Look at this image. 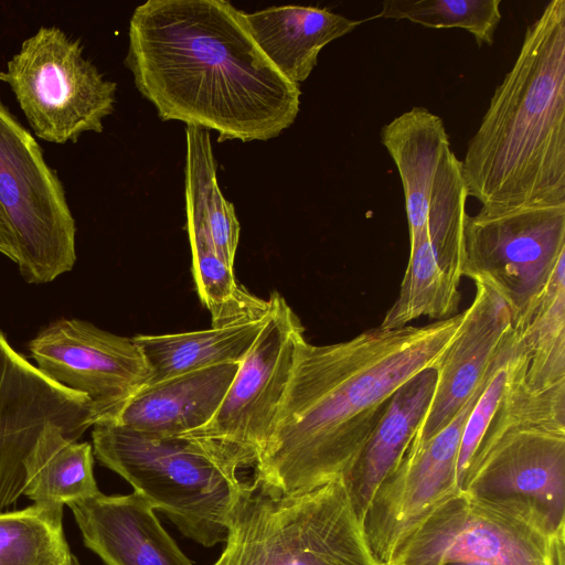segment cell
I'll return each instance as SVG.
<instances>
[{
  "label": "cell",
  "mask_w": 565,
  "mask_h": 565,
  "mask_svg": "<svg viewBox=\"0 0 565 565\" xmlns=\"http://www.w3.org/2000/svg\"><path fill=\"white\" fill-rule=\"evenodd\" d=\"M443 565H489L480 562H448Z\"/></svg>",
  "instance_id": "31"
},
{
  "label": "cell",
  "mask_w": 565,
  "mask_h": 565,
  "mask_svg": "<svg viewBox=\"0 0 565 565\" xmlns=\"http://www.w3.org/2000/svg\"><path fill=\"white\" fill-rule=\"evenodd\" d=\"M93 446L64 440L44 448L26 470L23 494L35 505L63 510L71 502L99 493L93 472Z\"/></svg>",
  "instance_id": "26"
},
{
  "label": "cell",
  "mask_w": 565,
  "mask_h": 565,
  "mask_svg": "<svg viewBox=\"0 0 565 565\" xmlns=\"http://www.w3.org/2000/svg\"><path fill=\"white\" fill-rule=\"evenodd\" d=\"M66 565H81L77 558L72 554Z\"/></svg>",
  "instance_id": "32"
},
{
  "label": "cell",
  "mask_w": 565,
  "mask_h": 565,
  "mask_svg": "<svg viewBox=\"0 0 565 565\" xmlns=\"http://www.w3.org/2000/svg\"><path fill=\"white\" fill-rule=\"evenodd\" d=\"M186 231L192 254V271L198 295L211 313L212 327H222L262 318L268 307L241 286L234 266L215 248L198 207L185 200Z\"/></svg>",
  "instance_id": "23"
},
{
  "label": "cell",
  "mask_w": 565,
  "mask_h": 565,
  "mask_svg": "<svg viewBox=\"0 0 565 565\" xmlns=\"http://www.w3.org/2000/svg\"><path fill=\"white\" fill-rule=\"evenodd\" d=\"M245 21L266 57L296 84L308 78L327 44L352 32L362 22L305 6L269 7L245 13Z\"/></svg>",
  "instance_id": "20"
},
{
  "label": "cell",
  "mask_w": 565,
  "mask_h": 565,
  "mask_svg": "<svg viewBox=\"0 0 565 565\" xmlns=\"http://www.w3.org/2000/svg\"><path fill=\"white\" fill-rule=\"evenodd\" d=\"M467 199L461 160L451 150L434 182L425 226L409 244L397 298L380 328L399 329L419 317L444 320L458 313Z\"/></svg>",
  "instance_id": "13"
},
{
  "label": "cell",
  "mask_w": 565,
  "mask_h": 565,
  "mask_svg": "<svg viewBox=\"0 0 565 565\" xmlns=\"http://www.w3.org/2000/svg\"><path fill=\"white\" fill-rule=\"evenodd\" d=\"M527 351L526 382L544 391L565 381V257L519 327Z\"/></svg>",
  "instance_id": "24"
},
{
  "label": "cell",
  "mask_w": 565,
  "mask_h": 565,
  "mask_svg": "<svg viewBox=\"0 0 565 565\" xmlns=\"http://www.w3.org/2000/svg\"><path fill=\"white\" fill-rule=\"evenodd\" d=\"M33 134L47 142H76L102 132L115 108L117 84L83 54L81 42L55 25L41 26L0 71Z\"/></svg>",
  "instance_id": "6"
},
{
  "label": "cell",
  "mask_w": 565,
  "mask_h": 565,
  "mask_svg": "<svg viewBox=\"0 0 565 565\" xmlns=\"http://www.w3.org/2000/svg\"><path fill=\"white\" fill-rule=\"evenodd\" d=\"M264 317L199 331L134 337L150 371L148 383L222 363H239L258 335Z\"/></svg>",
  "instance_id": "22"
},
{
  "label": "cell",
  "mask_w": 565,
  "mask_h": 565,
  "mask_svg": "<svg viewBox=\"0 0 565 565\" xmlns=\"http://www.w3.org/2000/svg\"><path fill=\"white\" fill-rule=\"evenodd\" d=\"M237 369L238 363H222L147 383L107 422L162 436L201 429L221 406Z\"/></svg>",
  "instance_id": "18"
},
{
  "label": "cell",
  "mask_w": 565,
  "mask_h": 565,
  "mask_svg": "<svg viewBox=\"0 0 565 565\" xmlns=\"http://www.w3.org/2000/svg\"><path fill=\"white\" fill-rule=\"evenodd\" d=\"M461 491L547 536L565 530V420H516L482 455Z\"/></svg>",
  "instance_id": "9"
},
{
  "label": "cell",
  "mask_w": 565,
  "mask_h": 565,
  "mask_svg": "<svg viewBox=\"0 0 565 565\" xmlns=\"http://www.w3.org/2000/svg\"><path fill=\"white\" fill-rule=\"evenodd\" d=\"M28 349L42 373L89 399L95 424L111 420L150 377L132 338L81 319L54 320L28 343Z\"/></svg>",
  "instance_id": "14"
},
{
  "label": "cell",
  "mask_w": 565,
  "mask_h": 565,
  "mask_svg": "<svg viewBox=\"0 0 565 565\" xmlns=\"http://www.w3.org/2000/svg\"><path fill=\"white\" fill-rule=\"evenodd\" d=\"M0 209L14 235L20 274L46 284L76 262V224L62 181L0 96Z\"/></svg>",
  "instance_id": "7"
},
{
  "label": "cell",
  "mask_w": 565,
  "mask_h": 565,
  "mask_svg": "<svg viewBox=\"0 0 565 565\" xmlns=\"http://www.w3.org/2000/svg\"><path fill=\"white\" fill-rule=\"evenodd\" d=\"M475 284L473 301L436 369L428 411L406 452L418 450L454 419L484 379L513 329L505 302L489 286Z\"/></svg>",
  "instance_id": "16"
},
{
  "label": "cell",
  "mask_w": 565,
  "mask_h": 565,
  "mask_svg": "<svg viewBox=\"0 0 565 565\" xmlns=\"http://www.w3.org/2000/svg\"><path fill=\"white\" fill-rule=\"evenodd\" d=\"M94 424L89 399L47 377L0 330V512L23 495L41 450L78 440Z\"/></svg>",
  "instance_id": "10"
},
{
  "label": "cell",
  "mask_w": 565,
  "mask_h": 565,
  "mask_svg": "<svg viewBox=\"0 0 565 565\" xmlns=\"http://www.w3.org/2000/svg\"><path fill=\"white\" fill-rule=\"evenodd\" d=\"M213 565H380L342 479L307 492L243 482Z\"/></svg>",
  "instance_id": "5"
},
{
  "label": "cell",
  "mask_w": 565,
  "mask_h": 565,
  "mask_svg": "<svg viewBox=\"0 0 565 565\" xmlns=\"http://www.w3.org/2000/svg\"><path fill=\"white\" fill-rule=\"evenodd\" d=\"M0 253L17 264L18 250L12 230L0 209Z\"/></svg>",
  "instance_id": "29"
},
{
  "label": "cell",
  "mask_w": 565,
  "mask_h": 565,
  "mask_svg": "<svg viewBox=\"0 0 565 565\" xmlns=\"http://www.w3.org/2000/svg\"><path fill=\"white\" fill-rule=\"evenodd\" d=\"M498 369L484 379L454 419L423 447L406 452L374 492L362 521L367 546L386 565L396 544L435 507L458 492V452L468 417Z\"/></svg>",
  "instance_id": "15"
},
{
  "label": "cell",
  "mask_w": 565,
  "mask_h": 565,
  "mask_svg": "<svg viewBox=\"0 0 565 565\" xmlns=\"http://www.w3.org/2000/svg\"><path fill=\"white\" fill-rule=\"evenodd\" d=\"M264 323L213 418L185 435L231 448L244 467L254 466L270 434L291 377L305 328L278 292L273 291Z\"/></svg>",
  "instance_id": "11"
},
{
  "label": "cell",
  "mask_w": 565,
  "mask_h": 565,
  "mask_svg": "<svg viewBox=\"0 0 565 565\" xmlns=\"http://www.w3.org/2000/svg\"><path fill=\"white\" fill-rule=\"evenodd\" d=\"M436 380V369H427L396 390L363 449L342 478L361 524L374 492L406 454L428 411Z\"/></svg>",
  "instance_id": "19"
},
{
  "label": "cell",
  "mask_w": 565,
  "mask_h": 565,
  "mask_svg": "<svg viewBox=\"0 0 565 565\" xmlns=\"http://www.w3.org/2000/svg\"><path fill=\"white\" fill-rule=\"evenodd\" d=\"M466 310L426 326L366 330L326 345L299 344L254 481L285 494L342 479L396 390L437 369Z\"/></svg>",
  "instance_id": "1"
},
{
  "label": "cell",
  "mask_w": 565,
  "mask_h": 565,
  "mask_svg": "<svg viewBox=\"0 0 565 565\" xmlns=\"http://www.w3.org/2000/svg\"><path fill=\"white\" fill-rule=\"evenodd\" d=\"M185 145V200L202 214L218 254L234 266L241 226L233 204L218 188L209 130L186 126Z\"/></svg>",
  "instance_id": "25"
},
{
  "label": "cell",
  "mask_w": 565,
  "mask_h": 565,
  "mask_svg": "<svg viewBox=\"0 0 565 565\" xmlns=\"http://www.w3.org/2000/svg\"><path fill=\"white\" fill-rule=\"evenodd\" d=\"M128 36L125 65L162 120L247 142L276 138L297 118L299 84L266 57L228 1L148 0Z\"/></svg>",
  "instance_id": "2"
},
{
  "label": "cell",
  "mask_w": 565,
  "mask_h": 565,
  "mask_svg": "<svg viewBox=\"0 0 565 565\" xmlns=\"http://www.w3.org/2000/svg\"><path fill=\"white\" fill-rule=\"evenodd\" d=\"M85 545L107 565H194L139 493L94 497L67 504Z\"/></svg>",
  "instance_id": "17"
},
{
  "label": "cell",
  "mask_w": 565,
  "mask_h": 565,
  "mask_svg": "<svg viewBox=\"0 0 565 565\" xmlns=\"http://www.w3.org/2000/svg\"><path fill=\"white\" fill-rule=\"evenodd\" d=\"M93 452L128 481L154 510L163 512L196 543L225 542L227 520L245 468L227 446L192 435L162 436L110 422L92 430Z\"/></svg>",
  "instance_id": "4"
},
{
  "label": "cell",
  "mask_w": 565,
  "mask_h": 565,
  "mask_svg": "<svg viewBox=\"0 0 565 565\" xmlns=\"http://www.w3.org/2000/svg\"><path fill=\"white\" fill-rule=\"evenodd\" d=\"M544 565H565V530L552 536Z\"/></svg>",
  "instance_id": "30"
},
{
  "label": "cell",
  "mask_w": 565,
  "mask_h": 565,
  "mask_svg": "<svg viewBox=\"0 0 565 565\" xmlns=\"http://www.w3.org/2000/svg\"><path fill=\"white\" fill-rule=\"evenodd\" d=\"M565 257V205L479 210L465 223L463 276L492 288L519 328Z\"/></svg>",
  "instance_id": "8"
},
{
  "label": "cell",
  "mask_w": 565,
  "mask_h": 565,
  "mask_svg": "<svg viewBox=\"0 0 565 565\" xmlns=\"http://www.w3.org/2000/svg\"><path fill=\"white\" fill-rule=\"evenodd\" d=\"M461 171L483 211L565 205V0L526 28Z\"/></svg>",
  "instance_id": "3"
},
{
  "label": "cell",
  "mask_w": 565,
  "mask_h": 565,
  "mask_svg": "<svg viewBox=\"0 0 565 565\" xmlns=\"http://www.w3.org/2000/svg\"><path fill=\"white\" fill-rule=\"evenodd\" d=\"M500 4L501 0H386L379 17L430 29H462L481 46L494 41Z\"/></svg>",
  "instance_id": "28"
},
{
  "label": "cell",
  "mask_w": 565,
  "mask_h": 565,
  "mask_svg": "<svg viewBox=\"0 0 565 565\" xmlns=\"http://www.w3.org/2000/svg\"><path fill=\"white\" fill-rule=\"evenodd\" d=\"M381 142L399 173L411 244L425 226L434 182L451 151L450 140L439 116L415 106L383 126Z\"/></svg>",
  "instance_id": "21"
},
{
  "label": "cell",
  "mask_w": 565,
  "mask_h": 565,
  "mask_svg": "<svg viewBox=\"0 0 565 565\" xmlns=\"http://www.w3.org/2000/svg\"><path fill=\"white\" fill-rule=\"evenodd\" d=\"M62 518L63 510L35 504L0 512V565H66L72 553Z\"/></svg>",
  "instance_id": "27"
},
{
  "label": "cell",
  "mask_w": 565,
  "mask_h": 565,
  "mask_svg": "<svg viewBox=\"0 0 565 565\" xmlns=\"http://www.w3.org/2000/svg\"><path fill=\"white\" fill-rule=\"evenodd\" d=\"M551 539L520 518L458 491L396 544L386 565H544Z\"/></svg>",
  "instance_id": "12"
}]
</instances>
